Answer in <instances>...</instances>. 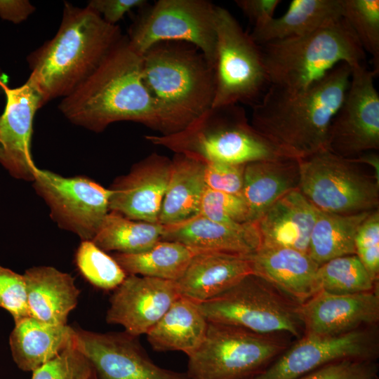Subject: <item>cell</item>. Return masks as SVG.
Wrapping results in <instances>:
<instances>
[{"label":"cell","instance_id":"27","mask_svg":"<svg viewBox=\"0 0 379 379\" xmlns=\"http://www.w3.org/2000/svg\"><path fill=\"white\" fill-rule=\"evenodd\" d=\"M208 324L197 302L180 296L147 333V339L155 351H180L188 357L203 343Z\"/></svg>","mask_w":379,"mask_h":379},{"label":"cell","instance_id":"3","mask_svg":"<svg viewBox=\"0 0 379 379\" xmlns=\"http://www.w3.org/2000/svg\"><path fill=\"white\" fill-rule=\"evenodd\" d=\"M124 36L89 7L65 2L56 34L27 59L43 106L71 93Z\"/></svg>","mask_w":379,"mask_h":379},{"label":"cell","instance_id":"38","mask_svg":"<svg viewBox=\"0 0 379 379\" xmlns=\"http://www.w3.org/2000/svg\"><path fill=\"white\" fill-rule=\"evenodd\" d=\"M355 255L373 280L379 276V212L372 211L359 226L354 239Z\"/></svg>","mask_w":379,"mask_h":379},{"label":"cell","instance_id":"42","mask_svg":"<svg viewBox=\"0 0 379 379\" xmlns=\"http://www.w3.org/2000/svg\"><path fill=\"white\" fill-rule=\"evenodd\" d=\"M146 0H91L86 6L93 9L108 24L117 25L124 16L134 8H142Z\"/></svg>","mask_w":379,"mask_h":379},{"label":"cell","instance_id":"36","mask_svg":"<svg viewBox=\"0 0 379 379\" xmlns=\"http://www.w3.org/2000/svg\"><path fill=\"white\" fill-rule=\"evenodd\" d=\"M199 215L227 225L251 222L247 205L241 196L206 187L201 198Z\"/></svg>","mask_w":379,"mask_h":379},{"label":"cell","instance_id":"26","mask_svg":"<svg viewBox=\"0 0 379 379\" xmlns=\"http://www.w3.org/2000/svg\"><path fill=\"white\" fill-rule=\"evenodd\" d=\"M74 328L51 324L28 317L15 322L9 337L13 359L23 371L33 372L74 341Z\"/></svg>","mask_w":379,"mask_h":379},{"label":"cell","instance_id":"10","mask_svg":"<svg viewBox=\"0 0 379 379\" xmlns=\"http://www.w3.org/2000/svg\"><path fill=\"white\" fill-rule=\"evenodd\" d=\"M298 162V190L317 210L353 214L378 208L379 182L358 164L328 149Z\"/></svg>","mask_w":379,"mask_h":379},{"label":"cell","instance_id":"35","mask_svg":"<svg viewBox=\"0 0 379 379\" xmlns=\"http://www.w3.org/2000/svg\"><path fill=\"white\" fill-rule=\"evenodd\" d=\"M343 18L356 34L364 51L371 55L379 70V1L343 0Z\"/></svg>","mask_w":379,"mask_h":379},{"label":"cell","instance_id":"14","mask_svg":"<svg viewBox=\"0 0 379 379\" xmlns=\"http://www.w3.org/2000/svg\"><path fill=\"white\" fill-rule=\"evenodd\" d=\"M377 353L376 335L366 327L335 335L303 334L249 379H300L329 363L350 359L374 360Z\"/></svg>","mask_w":379,"mask_h":379},{"label":"cell","instance_id":"11","mask_svg":"<svg viewBox=\"0 0 379 379\" xmlns=\"http://www.w3.org/2000/svg\"><path fill=\"white\" fill-rule=\"evenodd\" d=\"M140 8L126 36L140 55L161 41H182L197 48L214 66L216 6L206 0H159Z\"/></svg>","mask_w":379,"mask_h":379},{"label":"cell","instance_id":"37","mask_svg":"<svg viewBox=\"0 0 379 379\" xmlns=\"http://www.w3.org/2000/svg\"><path fill=\"white\" fill-rule=\"evenodd\" d=\"M88 360L72 343L58 356L32 372V379H92Z\"/></svg>","mask_w":379,"mask_h":379},{"label":"cell","instance_id":"46","mask_svg":"<svg viewBox=\"0 0 379 379\" xmlns=\"http://www.w3.org/2000/svg\"><path fill=\"white\" fill-rule=\"evenodd\" d=\"M92 379H97L95 377H93Z\"/></svg>","mask_w":379,"mask_h":379},{"label":"cell","instance_id":"28","mask_svg":"<svg viewBox=\"0 0 379 379\" xmlns=\"http://www.w3.org/2000/svg\"><path fill=\"white\" fill-rule=\"evenodd\" d=\"M205 162L196 157L176 153L162 202L159 223L174 225L199 213L204 192Z\"/></svg>","mask_w":379,"mask_h":379},{"label":"cell","instance_id":"7","mask_svg":"<svg viewBox=\"0 0 379 379\" xmlns=\"http://www.w3.org/2000/svg\"><path fill=\"white\" fill-rule=\"evenodd\" d=\"M198 306L208 322L263 335L300 338L303 327L295 303L262 278L251 274Z\"/></svg>","mask_w":379,"mask_h":379},{"label":"cell","instance_id":"4","mask_svg":"<svg viewBox=\"0 0 379 379\" xmlns=\"http://www.w3.org/2000/svg\"><path fill=\"white\" fill-rule=\"evenodd\" d=\"M270 86L302 91L341 63L364 64L366 53L343 18L307 34L259 45Z\"/></svg>","mask_w":379,"mask_h":379},{"label":"cell","instance_id":"25","mask_svg":"<svg viewBox=\"0 0 379 379\" xmlns=\"http://www.w3.org/2000/svg\"><path fill=\"white\" fill-rule=\"evenodd\" d=\"M298 159L281 157L245 164L241 197L251 222H257L279 199L298 188Z\"/></svg>","mask_w":379,"mask_h":379},{"label":"cell","instance_id":"17","mask_svg":"<svg viewBox=\"0 0 379 379\" xmlns=\"http://www.w3.org/2000/svg\"><path fill=\"white\" fill-rule=\"evenodd\" d=\"M109 298L106 321L139 337L147 333L181 296L175 281L127 275Z\"/></svg>","mask_w":379,"mask_h":379},{"label":"cell","instance_id":"18","mask_svg":"<svg viewBox=\"0 0 379 379\" xmlns=\"http://www.w3.org/2000/svg\"><path fill=\"white\" fill-rule=\"evenodd\" d=\"M171 171V160L153 154L115 179L109 188V210L138 221L159 223Z\"/></svg>","mask_w":379,"mask_h":379},{"label":"cell","instance_id":"12","mask_svg":"<svg viewBox=\"0 0 379 379\" xmlns=\"http://www.w3.org/2000/svg\"><path fill=\"white\" fill-rule=\"evenodd\" d=\"M33 187L58 226L92 241L109 213L111 191L84 175L65 177L37 168Z\"/></svg>","mask_w":379,"mask_h":379},{"label":"cell","instance_id":"40","mask_svg":"<svg viewBox=\"0 0 379 379\" xmlns=\"http://www.w3.org/2000/svg\"><path fill=\"white\" fill-rule=\"evenodd\" d=\"M377 372L373 360L350 359L329 363L300 379H374Z\"/></svg>","mask_w":379,"mask_h":379},{"label":"cell","instance_id":"34","mask_svg":"<svg viewBox=\"0 0 379 379\" xmlns=\"http://www.w3.org/2000/svg\"><path fill=\"white\" fill-rule=\"evenodd\" d=\"M74 261L84 278L102 290H114L127 276L112 255L90 240L81 241L76 251Z\"/></svg>","mask_w":379,"mask_h":379},{"label":"cell","instance_id":"33","mask_svg":"<svg viewBox=\"0 0 379 379\" xmlns=\"http://www.w3.org/2000/svg\"><path fill=\"white\" fill-rule=\"evenodd\" d=\"M315 281L317 292L337 294L367 292L378 287L356 255L338 257L319 265Z\"/></svg>","mask_w":379,"mask_h":379},{"label":"cell","instance_id":"16","mask_svg":"<svg viewBox=\"0 0 379 379\" xmlns=\"http://www.w3.org/2000/svg\"><path fill=\"white\" fill-rule=\"evenodd\" d=\"M6 96L0 116V164L15 178L32 182L38 167L31 152L34 117L43 107L41 96L29 76L21 86L11 88L0 77Z\"/></svg>","mask_w":379,"mask_h":379},{"label":"cell","instance_id":"1","mask_svg":"<svg viewBox=\"0 0 379 379\" xmlns=\"http://www.w3.org/2000/svg\"><path fill=\"white\" fill-rule=\"evenodd\" d=\"M142 55L126 36L112 48L98 67L58 108L71 123L95 133L118 121H133L169 135L192 121L159 102L145 87L141 74Z\"/></svg>","mask_w":379,"mask_h":379},{"label":"cell","instance_id":"20","mask_svg":"<svg viewBox=\"0 0 379 379\" xmlns=\"http://www.w3.org/2000/svg\"><path fill=\"white\" fill-rule=\"evenodd\" d=\"M253 274L275 287L298 305L317 292L319 265L307 253L293 248L260 246L248 255Z\"/></svg>","mask_w":379,"mask_h":379},{"label":"cell","instance_id":"39","mask_svg":"<svg viewBox=\"0 0 379 379\" xmlns=\"http://www.w3.org/2000/svg\"><path fill=\"white\" fill-rule=\"evenodd\" d=\"M0 307L11 314L14 322L29 317L23 274L1 265Z\"/></svg>","mask_w":379,"mask_h":379},{"label":"cell","instance_id":"24","mask_svg":"<svg viewBox=\"0 0 379 379\" xmlns=\"http://www.w3.org/2000/svg\"><path fill=\"white\" fill-rule=\"evenodd\" d=\"M23 276L29 317L48 324H67L80 294L74 278L51 266L30 267Z\"/></svg>","mask_w":379,"mask_h":379},{"label":"cell","instance_id":"15","mask_svg":"<svg viewBox=\"0 0 379 379\" xmlns=\"http://www.w3.org/2000/svg\"><path fill=\"white\" fill-rule=\"evenodd\" d=\"M73 344L99 379H187L162 368L147 355L138 337L124 331L99 333L74 328Z\"/></svg>","mask_w":379,"mask_h":379},{"label":"cell","instance_id":"41","mask_svg":"<svg viewBox=\"0 0 379 379\" xmlns=\"http://www.w3.org/2000/svg\"><path fill=\"white\" fill-rule=\"evenodd\" d=\"M244 165L205 162L204 182L211 190L241 196Z\"/></svg>","mask_w":379,"mask_h":379},{"label":"cell","instance_id":"23","mask_svg":"<svg viewBox=\"0 0 379 379\" xmlns=\"http://www.w3.org/2000/svg\"><path fill=\"white\" fill-rule=\"evenodd\" d=\"M317 209L298 189L275 201L255 222L260 246L308 252Z\"/></svg>","mask_w":379,"mask_h":379},{"label":"cell","instance_id":"13","mask_svg":"<svg viewBox=\"0 0 379 379\" xmlns=\"http://www.w3.org/2000/svg\"><path fill=\"white\" fill-rule=\"evenodd\" d=\"M377 74L365 64L351 67L349 86L330 126L328 150L350 159L379 149Z\"/></svg>","mask_w":379,"mask_h":379},{"label":"cell","instance_id":"43","mask_svg":"<svg viewBox=\"0 0 379 379\" xmlns=\"http://www.w3.org/2000/svg\"><path fill=\"white\" fill-rule=\"evenodd\" d=\"M280 0H237L235 4L253 25L260 27L274 18Z\"/></svg>","mask_w":379,"mask_h":379},{"label":"cell","instance_id":"2","mask_svg":"<svg viewBox=\"0 0 379 379\" xmlns=\"http://www.w3.org/2000/svg\"><path fill=\"white\" fill-rule=\"evenodd\" d=\"M350 74V66L341 63L302 91L270 85L252 106V126L288 157L300 159L327 149Z\"/></svg>","mask_w":379,"mask_h":379},{"label":"cell","instance_id":"9","mask_svg":"<svg viewBox=\"0 0 379 379\" xmlns=\"http://www.w3.org/2000/svg\"><path fill=\"white\" fill-rule=\"evenodd\" d=\"M215 93L211 107L254 105L270 82L260 46L227 9L216 6Z\"/></svg>","mask_w":379,"mask_h":379},{"label":"cell","instance_id":"29","mask_svg":"<svg viewBox=\"0 0 379 379\" xmlns=\"http://www.w3.org/2000/svg\"><path fill=\"white\" fill-rule=\"evenodd\" d=\"M343 18V0H293L287 11L253 29L258 44L303 36Z\"/></svg>","mask_w":379,"mask_h":379},{"label":"cell","instance_id":"44","mask_svg":"<svg viewBox=\"0 0 379 379\" xmlns=\"http://www.w3.org/2000/svg\"><path fill=\"white\" fill-rule=\"evenodd\" d=\"M35 10L27 0H0V18L15 24L26 20Z\"/></svg>","mask_w":379,"mask_h":379},{"label":"cell","instance_id":"30","mask_svg":"<svg viewBox=\"0 0 379 379\" xmlns=\"http://www.w3.org/2000/svg\"><path fill=\"white\" fill-rule=\"evenodd\" d=\"M371 211L336 214L317 210L309 242V255L320 265L331 259L355 255L354 239Z\"/></svg>","mask_w":379,"mask_h":379},{"label":"cell","instance_id":"8","mask_svg":"<svg viewBox=\"0 0 379 379\" xmlns=\"http://www.w3.org/2000/svg\"><path fill=\"white\" fill-rule=\"evenodd\" d=\"M288 347L279 335H263L208 322L199 347L188 356L187 379H249Z\"/></svg>","mask_w":379,"mask_h":379},{"label":"cell","instance_id":"48","mask_svg":"<svg viewBox=\"0 0 379 379\" xmlns=\"http://www.w3.org/2000/svg\"><path fill=\"white\" fill-rule=\"evenodd\" d=\"M374 379H378L377 378H374Z\"/></svg>","mask_w":379,"mask_h":379},{"label":"cell","instance_id":"45","mask_svg":"<svg viewBox=\"0 0 379 379\" xmlns=\"http://www.w3.org/2000/svg\"><path fill=\"white\" fill-rule=\"evenodd\" d=\"M355 164H368L374 171L373 176L379 182V156L373 152H368L354 158H347Z\"/></svg>","mask_w":379,"mask_h":379},{"label":"cell","instance_id":"47","mask_svg":"<svg viewBox=\"0 0 379 379\" xmlns=\"http://www.w3.org/2000/svg\"><path fill=\"white\" fill-rule=\"evenodd\" d=\"M1 72H0V77H1Z\"/></svg>","mask_w":379,"mask_h":379},{"label":"cell","instance_id":"31","mask_svg":"<svg viewBox=\"0 0 379 379\" xmlns=\"http://www.w3.org/2000/svg\"><path fill=\"white\" fill-rule=\"evenodd\" d=\"M197 253L176 241L159 240L140 253H114L112 257L126 275H138L176 281Z\"/></svg>","mask_w":379,"mask_h":379},{"label":"cell","instance_id":"19","mask_svg":"<svg viewBox=\"0 0 379 379\" xmlns=\"http://www.w3.org/2000/svg\"><path fill=\"white\" fill-rule=\"evenodd\" d=\"M303 334L335 335L376 324L378 287L362 293L337 294L319 291L298 307Z\"/></svg>","mask_w":379,"mask_h":379},{"label":"cell","instance_id":"6","mask_svg":"<svg viewBox=\"0 0 379 379\" xmlns=\"http://www.w3.org/2000/svg\"><path fill=\"white\" fill-rule=\"evenodd\" d=\"M141 74L154 99L191 121L211 107L214 70L204 55L190 44H154L142 55Z\"/></svg>","mask_w":379,"mask_h":379},{"label":"cell","instance_id":"21","mask_svg":"<svg viewBox=\"0 0 379 379\" xmlns=\"http://www.w3.org/2000/svg\"><path fill=\"white\" fill-rule=\"evenodd\" d=\"M161 240L179 242L197 252L212 251L249 255L260 246L255 222L227 225L197 215L164 225Z\"/></svg>","mask_w":379,"mask_h":379},{"label":"cell","instance_id":"32","mask_svg":"<svg viewBox=\"0 0 379 379\" xmlns=\"http://www.w3.org/2000/svg\"><path fill=\"white\" fill-rule=\"evenodd\" d=\"M164 225L133 220L109 211L92 241L105 252L137 253L161 240Z\"/></svg>","mask_w":379,"mask_h":379},{"label":"cell","instance_id":"5","mask_svg":"<svg viewBox=\"0 0 379 379\" xmlns=\"http://www.w3.org/2000/svg\"><path fill=\"white\" fill-rule=\"evenodd\" d=\"M145 138L204 162L244 165L288 157L252 126L239 105L210 107L178 133Z\"/></svg>","mask_w":379,"mask_h":379},{"label":"cell","instance_id":"22","mask_svg":"<svg viewBox=\"0 0 379 379\" xmlns=\"http://www.w3.org/2000/svg\"><path fill=\"white\" fill-rule=\"evenodd\" d=\"M251 274L248 255L197 252L175 283L181 296L200 303L218 295Z\"/></svg>","mask_w":379,"mask_h":379}]
</instances>
